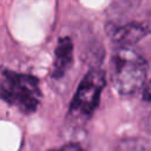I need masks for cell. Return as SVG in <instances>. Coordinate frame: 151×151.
Returning <instances> with one entry per match:
<instances>
[{
	"label": "cell",
	"mask_w": 151,
	"mask_h": 151,
	"mask_svg": "<svg viewBox=\"0 0 151 151\" xmlns=\"http://www.w3.org/2000/svg\"><path fill=\"white\" fill-rule=\"evenodd\" d=\"M111 81L120 94H132L144 88L147 65L129 47H119L112 55Z\"/></svg>",
	"instance_id": "cell-1"
},
{
	"label": "cell",
	"mask_w": 151,
	"mask_h": 151,
	"mask_svg": "<svg viewBox=\"0 0 151 151\" xmlns=\"http://www.w3.org/2000/svg\"><path fill=\"white\" fill-rule=\"evenodd\" d=\"M0 94L4 101L22 113L34 112L41 99L39 80L35 77L9 70L1 73Z\"/></svg>",
	"instance_id": "cell-2"
},
{
	"label": "cell",
	"mask_w": 151,
	"mask_h": 151,
	"mask_svg": "<svg viewBox=\"0 0 151 151\" xmlns=\"http://www.w3.org/2000/svg\"><path fill=\"white\" fill-rule=\"evenodd\" d=\"M105 86V74L100 70H91L81 80L71 101L70 117L73 120H86L97 107Z\"/></svg>",
	"instance_id": "cell-3"
},
{
	"label": "cell",
	"mask_w": 151,
	"mask_h": 151,
	"mask_svg": "<svg viewBox=\"0 0 151 151\" xmlns=\"http://www.w3.org/2000/svg\"><path fill=\"white\" fill-rule=\"evenodd\" d=\"M150 27L139 22H129L123 26L110 25L107 27V33L112 41H114L119 47H129L140 39H143L147 33H150Z\"/></svg>",
	"instance_id": "cell-4"
},
{
	"label": "cell",
	"mask_w": 151,
	"mask_h": 151,
	"mask_svg": "<svg viewBox=\"0 0 151 151\" xmlns=\"http://www.w3.org/2000/svg\"><path fill=\"white\" fill-rule=\"evenodd\" d=\"M73 61V44L68 37H63L58 40L54 50V61L52 77L61 78L71 67Z\"/></svg>",
	"instance_id": "cell-5"
},
{
	"label": "cell",
	"mask_w": 151,
	"mask_h": 151,
	"mask_svg": "<svg viewBox=\"0 0 151 151\" xmlns=\"http://www.w3.org/2000/svg\"><path fill=\"white\" fill-rule=\"evenodd\" d=\"M119 151H144V149H143V145L131 140L129 143H123Z\"/></svg>",
	"instance_id": "cell-6"
},
{
	"label": "cell",
	"mask_w": 151,
	"mask_h": 151,
	"mask_svg": "<svg viewBox=\"0 0 151 151\" xmlns=\"http://www.w3.org/2000/svg\"><path fill=\"white\" fill-rule=\"evenodd\" d=\"M143 98L145 100H151V80L147 84H145L143 88Z\"/></svg>",
	"instance_id": "cell-7"
},
{
	"label": "cell",
	"mask_w": 151,
	"mask_h": 151,
	"mask_svg": "<svg viewBox=\"0 0 151 151\" xmlns=\"http://www.w3.org/2000/svg\"><path fill=\"white\" fill-rule=\"evenodd\" d=\"M57 151H83V150L79 149L77 145H67V146H64Z\"/></svg>",
	"instance_id": "cell-8"
},
{
	"label": "cell",
	"mask_w": 151,
	"mask_h": 151,
	"mask_svg": "<svg viewBox=\"0 0 151 151\" xmlns=\"http://www.w3.org/2000/svg\"><path fill=\"white\" fill-rule=\"evenodd\" d=\"M147 26L150 27V31H151V17H150V19H149V22H147Z\"/></svg>",
	"instance_id": "cell-9"
}]
</instances>
